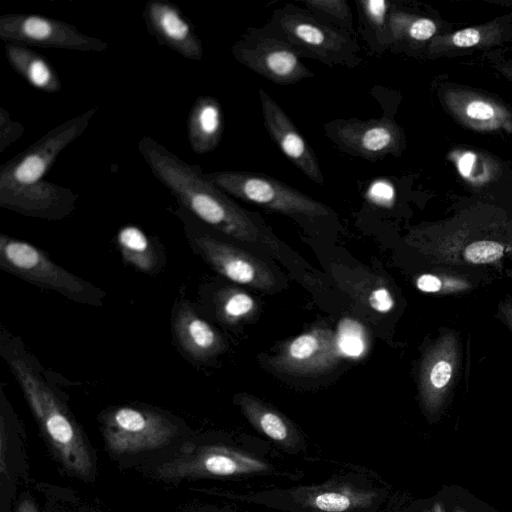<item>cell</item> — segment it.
<instances>
[{
	"label": "cell",
	"mask_w": 512,
	"mask_h": 512,
	"mask_svg": "<svg viewBox=\"0 0 512 512\" xmlns=\"http://www.w3.org/2000/svg\"><path fill=\"white\" fill-rule=\"evenodd\" d=\"M232 54L243 66L275 84L290 85L314 77L298 50L262 28H249L233 45Z\"/></svg>",
	"instance_id": "6"
},
{
	"label": "cell",
	"mask_w": 512,
	"mask_h": 512,
	"mask_svg": "<svg viewBox=\"0 0 512 512\" xmlns=\"http://www.w3.org/2000/svg\"><path fill=\"white\" fill-rule=\"evenodd\" d=\"M261 28L288 42L302 57L317 59L329 67L355 68L363 62L360 46L350 33L293 4L275 9Z\"/></svg>",
	"instance_id": "3"
},
{
	"label": "cell",
	"mask_w": 512,
	"mask_h": 512,
	"mask_svg": "<svg viewBox=\"0 0 512 512\" xmlns=\"http://www.w3.org/2000/svg\"><path fill=\"white\" fill-rule=\"evenodd\" d=\"M18 512H36V510L30 501L25 500L21 503Z\"/></svg>",
	"instance_id": "39"
},
{
	"label": "cell",
	"mask_w": 512,
	"mask_h": 512,
	"mask_svg": "<svg viewBox=\"0 0 512 512\" xmlns=\"http://www.w3.org/2000/svg\"><path fill=\"white\" fill-rule=\"evenodd\" d=\"M459 363V344L453 332L441 335L426 351L419 369V395L424 411L436 415L447 398Z\"/></svg>",
	"instance_id": "13"
},
{
	"label": "cell",
	"mask_w": 512,
	"mask_h": 512,
	"mask_svg": "<svg viewBox=\"0 0 512 512\" xmlns=\"http://www.w3.org/2000/svg\"><path fill=\"white\" fill-rule=\"evenodd\" d=\"M300 4L321 21L348 33L353 31L351 8L345 0H304Z\"/></svg>",
	"instance_id": "31"
},
{
	"label": "cell",
	"mask_w": 512,
	"mask_h": 512,
	"mask_svg": "<svg viewBox=\"0 0 512 512\" xmlns=\"http://www.w3.org/2000/svg\"><path fill=\"white\" fill-rule=\"evenodd\" d=\"M9 366L59 461L70 473L88 477L93 468L91 454L65 405L25 359L12 358Z\"/></svg>",
	"instance_id": "2"
},
{
	"label": "cell",
	"mask_w": 512,
	"mask_h": 512,
	"mask_svg": "<svg viewBox=\"0 0 512 512\" xmlns=\"http://www.w3.org/2000/svg\"><path fill=\"white\" fill-rule=\"evenodd\" d=\"M2 270L39 287L91 305H100L103 291L56 264L36 246L6 235L0 236Z\"/></svg>",
	"instance_id": "5"
},
{
	"label": "cell",
	"mask_w": 512,
	"mask_h": 512,
	"mask_svg": "<svg viewBox=\"0 0 512 512\" xmlns=\"http://www.w3.org/2000/svg\"><path fill=\"white\" fill-rule=\"evenodd\" d=\"M235 402L259 432L286 449H298L301 438L293 423L275 408L253 395L239 393Z\"/></svg>",
	"instance_id": "21"
},
{
	"label": "cell",
	"mask_w": 512,
	"mask_h": 512,
	"mask_svg": "<svg viewBox=\"0 0 512 512\" xmlns=\"http://www.w3.org/2000/svg\"><path fill=\"white\" fill-rule=\"evenodd\" d=\"M265 128L281 152L307 178L318 185L324 184L316 154L286 112L262 88L258 90Z\"/></svg>",
	"instance_id": "15"
},
{
	"label": "cell",
	"mask_w": 512,
	"mask_h": 512,
	"mask_svg": "<svg viewBox=\"0 0 512 512\" xmlns=\"http://www.w3.org/2000/svg\"><path fill=\"white\" fill-rule=\"evenodd\" d=\"M441 99L449 113L466 128L512 133V111L494 97L460 86H448L442 90Z\"/></svg>",
	"instance_id": "16"
},
{
	"label": "cell",
	"mask_w": 512,
	"mask_h": 512,
	"mask_svg": "<svg viewBox=\"0 0 512 512\" xmlns=\"http://www.w3.org/2000/svg\"><path fill=\"white\" fill-rule=\"evenodd\" d=\"M496 69L508 80L512 81V63L507 61L495 63Z\"/></svg>",
	"instance_id": "37"
},
{
	"label": "cell",
	"mask_w": 512,
	"mask_h": 512,
	"mask_svg": "<svg viewBox=\"0 0 512 512\" xmlns=\"http://www.w3.org/2000/svg\"><path fill=\"white\" fill-rule=\"evenodd\" d=\"M177 434V427L154 411L121 406L109 411L103 420V435L114 454L156 449Z\"/></svg>",
	"instance_id": "9"
},
{
	"label": "cell",
	"mask_w": 512,
	"mask_h": 512,
	"mask_svg": "<svg viewBox=\"0 0 512 512\" xmlns=\"http://www.w3.org/2000/svg\"><path fill=\"white\" fill-rule=\"evenodd\" d=\"M0 37L13 44L100 52L107 44L73 25L38 15L9 14L0 18Z\"/></svg>",
	"instance_id": "10"
},
{
	"label": "cell",
	"mask_w": 512,
	"mask_h": 512,
	"mask_svg": "<svg viewBox=\"0 0 512 512\" xmlns=\"http://www.w3.org/2000/svg\"><path fill=\"white\" fill-rule=\"evenodd\" d=\"M416 287L425 293H438L441 291H461L466 283L456 278L441 277L436 274H422L416 279Z\"/></svg>",
	"instance_id": "33"
},
{
	"label": "cell",
	"mask_w": 512,
	"mask_h": 512,
	"mask_svg": "<svg viewBox=\"0 0 512 512\" xmlns=\"http://www.w3.org/2000/svg\"><path fill=\"white\" fill-rule=\"evenodd\" d=\"M390 47L422 43L435 37L438 27L430 18L391 8L388 19Z\"/></svg>",
	"instance_id": "26"
},
{
	"label": "cell",
	"mask_w": 512,
	"mask_h": 512,
	"mask_svg": "<svg viewBox=\"0 0 512 512\" xmlns=\"http://www.w3.org/2000/svg\"><path fill=\"white\" fill-rule=\"evenodd\" d=\"M371 198L376 199L375 201H380V203H388L393 200L394 191L391 185L383 182L374 183L370 188Z\"/></svg>",
	"instance_id": "35"
},
{
	"label": "cell",
	"mask_w": 512,
	"mask_h": 512,
	"mask_svg": "<svg viewBox=\"0 0 512 512\" xmlns=\"http://www.w3.org/2000/svg\"><path fill=\"white\" fill-rule=\"evenodd\" d=\"M499 314L503 322L512 331V302H503L499 306Z\"/></svg>",
	"instance_id": "36"
},
{
	"label": "cell",
	"mask_w": 512,
	"mask_h": 512,
	"mask_svg": "<svg viewBox=\"0 0 512 512\" xmlns=\"http://www.w3.org/2000/svg\"><path fill=\"white\" fill-rule=\"evenodd\" d=\"M296 502L318 512H352L370 507L377 493L345 482H327L298 487L292 491Z\"/></svg>",
	"instance_id": "19"
},
{
	"label": "cell",
	"mask_w": 512,
	"mask_h": 512,
	"mask_svg": "<svg viewBox=\"0 0 512 512\" xmlns=\"http://www.w3.org/2000/svg\"><path fill=\"white\" fill-rule=\"evenodd\" d=\"M256 308L255 300L236 288H226L216 298L218 317L228 324H236L250 317Z\"/></svg>",
	"instance_id": "30"
},
{
	"label": "cell",
	"mask_w": 512,
	"mask_h": 512,
	"mask_svg": "<svg viewBox=\"0 0 512 512\" xmlns=\"http://www.w3.org/2000/svg\"><path fill=\"white\" fill-rule=\"evenodd\" d=\"M338 357L335 334L317 328L286 342L269 360V365L287 374L312 375L331 368Z\"/></svg>",
	"instance_id": "14"
},
{
	"label": "cell",
	"mask_w": 512,
	"mask_h": 512,
	"mask_svg": "<svg viewBox=\"0 0 512 512\" xmlns=\"http://www.w3.org/2000/svg\"><path fill=\"white\" fill-rule=\"evenodd\" d=\"M147 23L162 43L182 56L193 60L202 58V45L190 25L171 4L151 1L145 9Z\"/></svg>",
	"instance_id": "20"
},
{
	"label": "cell",
	"mask_w": 512,
	"mask_h": 512,
	"mask_svg": "<svg viewBox=\"0 0 512 512\" xmlns=\"http://www.w3.org/2000/svg\"><path fill=\"white\" fill-rule=\"evenodd\" d=\"M334 279L361 305L378 313H387L394 306V299L384 279L365 269L344 266L331 268Z\"/></svg>",
	"instance_id": "22"
},
{
	"label": "cell",
	"mask_w": 512,
	"mask_h": 512,
	"mask_svg": "<svg viewBox=\"0 0 512 512\" xmlns=\"http://www.w3.org/2000/svg\"><path fill=\"white\" fill-rule=\"evenodd\" d=\"M422 512H446L445 506L442 500L435 501L428 508L424 509Z\"/></svg>",
	"instance_id": "38"
},
{
	"label": "cell",
	"mask_w": 512,
	"mask_h": 512,
	"mask_svg": "<svg viewBox=\"0 0 512 512\" xmlns=\"http://www.w3.org/2000/svg\"><path fill=\"white\" fill-rule=\"evenodd\" d=\"M269 470V465L246 452L230 447L209 445L197 448L188 456L166 463L160 474L169 479L186 477H224Z\"/></svg>",
	"instance_id": "11"
},
{
	"label": "cell",
	"mask_w": 512,
	"mask_h": 512,
	"mask_svg": "<svg viewBox=\"0 0 512 512\" xmlns=\"http://www.w3.org/2000/svg\"><path fill=\"white\" fill-rule=\"evenodd\" d=\"M502 33L501 23L491 21L452 33L436 35L431 39L428 50L432 54H437L456 49L486 48L498 44Z\"/></svg>",
	"instance_id": "25"
},
{
	"label": "cell",
	"mask_w": 512,
	"mask_h": 512,
	"mask_svg": "<svg viewBox=\"0 0 512 512\" xmlns=\"http://www.w3.org/2000/svg\"><path fill=\"white\" fill-rule=\"evenodd\" d=\"M172 328L178 346L194 360L206 361L225 348L222 336L186 300L179 302Z\"/></svg>",
	"instance_id": "18"
},
{
	"label": "cell",
	"mask_w": 512,
	"mask_h": 512,
	"mask_svg": "<svg viewBox=\"0 0 512 512\" xmlns=\"http://www.w3.org/2000/svg\"><path fill=\"white\" fill-rule=\"evenodd\" d=\"M5 52L11 66L33 87L50 93L60 90L58 76L40 54L13 43L5 45Z\"/></svg>",
	"instance_id": "24"
},
{
	"label": "cell",
	"mask_w": 512,
	"mask_h": 512,
	"mask_svg": "<svg viewBox=\"0 0 512 512\" xmlns=\"http://www.w3.org/2000/svg\"><path fill=\"white\" fill-rule=\"evenodd\" d=\"M138 150L156 178L201 221L236 240L277 252L278 241L264 222L211 182L200 167L186 163L150 137L138 143Z\"/></svg>",
	"instance_id": "1"
},
{
	"label": "cell",
	"mask_w": 512,
	"mask_h": 512,
	"mask_svg": "<svg viewBox=\"0 0 512 512\" xmlns=\"http://www.w3.org/2000/svg\"><path fill=\"white\" fill-rule=\"evenodd\" d=\"M363 33L371 49L381 53L390 47L388 19L392 3L386 0H359Z\"/></svg>",
	"instance_id": "28"
},
{
	"label": "cell",
	"mask_w": 512,
	"mask_h": 512,
	"mask_svg": "<svg viewBox=\"0 0 512 512\" xmlns=\"http://www.w3.org/2000/svg\"><path fill=\"white\" fill-rule=\"evenodd\" d=\"M96 108L53 128L1 167L0 188L28 186L42 181L57 156L88 127Z\"/></svg>",
	"instance_id": "7"
},
{
	"label": "cell",
	"mask_w": 512,
	"mask_h": 512,
	"mask_svg": "<svg viewBox=\"0 0 512 512\" xmlns=\"http://www.w3.org/2000/svg\"><path fill=\"white\" fill-rule=\"evenodd\" d=\"M123 260L133 268L152 273L158 265L157 252L146 234L135 226L121 228L116 236Z\"/></svg>",
	"instance_id": "27"
},
{
	"label": "cell",
	"mask_w": 512,
	"mask_h": 512,
	"mask_svg": "<svg viewBox=\"0 0 512 512\" xmlns=\"http://www.w3.org/2000/svg\"><path fill=\"white\" fill-rule=\"evenodd\" d=\"M223 121L218 101L210 96L198 98L191 109L188 134L191 148L197 154L214 150L222 137Z\"/></svg>",
	"instance_id": "23"
},
{
	"label": "cell",
	"mask_w": 512,
	"mask_h": 512,
	"mask_svg": "<svg viewBox=\"0 0 512 512\" xmlns=\"http://www.w3.org/2000/svg\"><path fill=\"white\" fill-rule=\"evenodd\" d=\"M445 499L443 503L446 512H493L470 495H447Z\"/></svg>",
	"instance_id": "34"
},
{
	"label": "cell",
	"mask_w": 512,
	"mask_h": 512,
	"mask_svg": "<svg viewBox=\"0 0 512 512\" xmlns=\"http://www.w3.org/2000/svg\"><path fill=\"white\" fill-rule=\"evenodd\" d=\"M504 246L492 240H477L467 245L463 256L467 262L474 264L492 263L504 254Z\"/></svg>",
	"instance_id": "32"
},
{
	"label": "cell",
	"mask_w": 512,
	"mask_h": 512,
	"mask_svg": "<svg viewBox=\"0 0 512 512\" xmlns=\"http://www.w3.org/2000/svg\"><path fill=\"white\" fill-rule=\"evenodd\" d=\"M460 176L471 186L482 187L498 176V163L486 153L469 149H455L449 153Z\"/></svg>",
	"instance_id": "29"
},
{
	"label": "cell",
	"mask_w": 512,
	"mask_h": 512,
	"mask_svg": "<svg viewBox=\"0 0 512 512\" xmlns=\"http://www.w3.org/2000/svg\"><path fill=\"white\" fill-rule=\"evenodd\" d=\"M75 194L58 184L40 181L28 186L0 188V205L30 217L61 219L69 215Z\"/></svg>",
	"instance_id": "17"
},
{
	"label": "cell",
	"mask_w": 512,
	"mask_h": 512,
	"mask_svg": "<svg viewBox=\"0 0 512 512\" xmlns=\"http://www.w3.org/2000/svg\"><path fill=\"white\" fill-rule=\"evenodd\" d=\"M194 245L215 271L232 282L264 291L274 288L271 269L247 251L209 235L194 238Z\"/></svg>",
	"instance_id": "12"
},
{
	"label": "cell",
	"mask_w": 512,
	"mask_h": 512,
	"mask_svg": "<svg viewBox=\"0 0 512 512\" xmlns=\"http://www.w3.org/2000/svg\"><path fill=\"white\" fill-rule=\"evenodd\" d=\"M206 177L228 195L295 219L315 221L335 216L327 205L270 175L228 170Z\"/></svg>",
	"instance_id": "4"
},
{
	"label": "cell",
	"mask_w": 512,
	"mask_h": 512,
	"mask_svg": "<svg viewBox=\"0 0 512 512\" xmlns=\"http://www.w3.org/2000/svg\"><path fill=\"white\" fill-rule=\"evenodd\" d=\"M324 133L341 151L368 161L397 157L406 143L403 129L388 116L334 119L324 124Z\"/></svg>",
	"instance_id": "8"
}]
</instances>
